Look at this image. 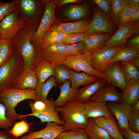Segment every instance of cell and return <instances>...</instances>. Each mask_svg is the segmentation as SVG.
<instances>
[{"instance_id":"1","label":"cell","mask_w":139,"mask_h":139,"mask_svg":"<svg viewBox=\"0 0 139 139\" xmlns=\"http://www.w3.org/2000/svg\"><path fill=\"white\" fill-rule=\"evenodd\" d=\"M37 27V24H27L11 40L13 52L22 57L24 67L33 70L41 58L40 52L30 42L31 39Z\"/></svg>"},{"instance_id":"2","label":"cell","mask_w":139,"mask_h":139,"mask_svg":"<svg viewBox=\"0 0 139 139\" xmlns=\"http://www.w3.org/2000/svg\"><path fill=\"white\" fill-rule=\"evenodd\" d=\"M55 109L64 123L65 131L85 129L89 118L85 112V102L72 100Z\"/></svg>"},{"instance_id":"3","label":"cell","mask_w":139,"mask_h":139,"mask_svg":"<svg viewBox=\"0 0 139 139\" xmlns=\"http://www.w3.org/2000/svg\"><path fill=\"white\" fill-rule=\"evenodd\" d=\"M24 67L22 57L13 52L7 62L0 67V93L15 89L18 77Z\"/></svg>"},{"instance_id":"4","label":"cell","mask_w":139,"mask_h":139,"mask_svg":"<svg viewBox=\"0 0 139 139\" xmlns=\"http://www.w3.org/2000/svg\"><path fill=\"white\" fill-rule=\"evenodd\" d=\"M28 99H38L34 90L13 89L0 93V102L6 107V116L14 122L18 119L19 115L15 111V107L21 101Z\"/></svg>"},{"instance_id":"5","label":"cell","mask_w":139,"mask_h":139,"mask_svg":"<svg viewBox=\"0 0 139 139\" xmlns=\"http://www.w3.org/2000/svg\"><path fill=\"white\" fill-rule=\"evenodd\" d=\"M42 1L44 3H46L45 10L40 23L30 39L31 43L39 52L46 32L51 26L58 20L55 15L56 4L54 1Z\"/></svg>"},{"instance_id":"6","label":"cell","mask_w":139,"mask_h":139,"mask_svg":"<svg viewBox=\"0 0 139 139\" xmlns=\"http://www.w3.org/2000/svg\"><path fill=\"white\" fill-rule=\"evenodd\" d=\"M91 53L86 51L77 56L69 55L63 64L69 69L77 71H82L99 79H103L106 80L104 74L94 68L91 66L90 59Z\"/></svg>"},{"instance_id":"7","label":"cell","mask_w":139,"mask_h":139,"mask_svg":"<svg viewBox=\"0 0 139 139\" xmlns=\"http://www.w3.org/2000/svg\"><path fill=\"white\" fill-rule=\"evenodd\" d=\"M27 24L15 9L0 21V39L11 40Z\"/></svg>"},{"instance_id":"8","label":"cell","mask_w":139,"mask_h":139,"mask_svg":"<svg viewBox=\"0 0 139 139\" xmlns=\"http://www.w3.org/2000/svg\"><path fill=\"white\" fill-rule=\"evenodd\" d=\"M16 9L20 18L27 24H37L40 14V3L36 0H15Z\"/></svg>"},{"instance_id":"9","label":"cell","mask_w":139,"mask_h":139,"mask_svg":"<svg viewBox=\"0 0 139 139\" xmlns=\"http://www.w3.org/2000/svg\"><path fill=\"white\" fill-rule=\"evenodd\" d=\"M121 47L104 46L91 53L90 61L92 67L104 74L109 66V61Z\"/></svg>"},{"instance_id":"10","label":"cell","mask_w":139,"mask_h":139,"mask_svg":"<svg viewBox=\"0 0 139 139\" xmlns=\"http://www.w3.org/2000/svg\"><path fill=\"white\" fill-rule=\"evenodd\" d=\"M41 58L55 66L63 64L68 56L65 45L58 44L41 47Z\"/></svg>"},{"instance_id":"11","label":"cell","mask_w":139,"mask_h":139,"mask_svg":"<svg viewBox=\"0 0 139 139\" xmlns=\"http://www.w3.org/2000/svg\"><path fill=\"white\" fill-rule=\"evenodd\" d=\"M138 22L131 23L119 27L114 34L105 43L104 46L121 47L134 34H139Z\"/></svg>"},{"instance_id":"12","label":"cell","mask_w":139,"mask_h":139,"mask_svg":"<svg viewBox=\"0 0 139 139\" xmlns=\"http://www.w3.org/2000/svg\"><path fill=\"white\" fill-rule=\"evenodd\" d=\"M114 29V24L108 15L95 5L94 8L93 16L90 22L88 32L111 34L113 32Z\"/></svg>"},{"instance_id":"13","label":"cell","mask_w":139,"mask_h":139,"mask_svg":"<svg viewBox=\"0 0 139 139\" xmlns=\"http://www.w3.org/2000/svg\"><path fill=\"white\" fill-rule=\"evenodd\" d=\"M107 83L120 88L123 93L128 84L126 77L121 69L119 62L111 64L104 73Z\"/></svg>"},{"instance_id":"14","label":"cell","mask_w":139,"mask_h":139,"mask_svg":"<svg viewBox=\"0 0 139 139\" xmlns=\"http://www.w3.org/2000/svg\"><path fill=\"white\" fill-rule=\"evenodd\" d=\"M106 104L117 119L120 129L129 127L128 120L132 112V106L124 103L108 102Z\"/></svg>"},{"instance_id":"15","label":"cell","mask_w":139,"mask_h":139,"mask_svg":"<svg viewBox=\"0 0 139 139\" xmlns=\"http://www.w3.org/2000/svg\"><path fill=\"white\" fill-rule=\"evenodd\" d=\"M65 131L64 125L53 122H47L45 127L37 131L30 132L20 139H55Z\"/></svg>"},{"instance_id":"16","label":"cell","mask_w":139,"mask_h":139,"mask_svg":"<svg viewBox=\"0 0 139 139\" xmlns=\"http://www.w3.org/2000/svg\"><path fill=\"white\" fill-rule=\"evenodd\" d=\"M115 87L108 83L103 85L94 95L91 97L90 101L105 103L107 102H119L123 95Z\"/></svg>"},{"instance_id":"17","label":"cell","mask_w":139,"mask_h":139,"mask_svg":"<svg viewBox=\"0 0 139 139\" xmlns=\"http://www.w3.org/2000/svg\"><path fill=\"white\" fill-rule=\"evenodd\" d=\"M90 21L84 19L74 22L54 24L49 29L68 34L85 33L88 31Z\"/></svg>"},{"instance_id":"18","label":"cell","mask_w":139,"mask_h":139,"mask_svg":"<svg viewBox=\"0 0 139 139\" xmlns=\"http://www.w3.org/2000/svg\"><path fill=\"white\" fill-rule=\"evenodd\" d=\"M111 33H85L83 42L86 51L91 53L104 46L105 42L111 37Z\"/></svg>"},{"instance_id":"19","label":"cell","mask_w":139,"mask_h":139,"mask_svg":"<svg viewBox=\"0 0 139 139\" xmlns=\"http://www.w3.org/2000/svg\"><path fill=\"white\" fill-rule=\"evenodd\" d=\"M85 112L88 118L102 116L111 119L115 118L106 103L92 102L88 100L85 102Z\"/></svg>"},{"instance_id":"20","label":"cell","mask_w":139,"mask_h":139,"mask_svg":"<svg viewBox=\"0 0 139 139\" xmlns=\"http://www.w3.org/2000/svg\"><path fill=\"white\" fill-rule=\"evenodd\" d=\"M39 84L34 70L24 67L18 77L15 89L22 90L30 89L35 90Z\"/></svg>"},{"instance_id":"21","label":"cell","mask_w":139,"mask_h":139,"mask_svg":"<svg viewBox=\"0 0 139 139\" xmlns=\"http://www.w3.org/2000/svg\"><path fill=\"white\" fill-rule=\"evenodd\" d=\"M95 123L104 129L112 139H126L121 135L116 118L105 116L93 118Z\"/></svg>"},{"instance_id":"22","label":"cell","mask_w":139,"mask_h":139,"mask_svg":"<svg viewBox=\"0 0 139 139\" xmlns=\"http://www.w3.org/2000/svg\"><path fill=\"white\" fill-rule=\"evenodd\" d=\"M107 83L106 80L100 79L86 85L83 88L78 89L73 100L83 102L88 101L91 97Z\"/></svg>"},{"instance_id":"23","label":"cell","mask_w":139,"mask_h":139,"mask_svg":"<svg viewBox=\"0 0 139 139\" xmlns=\"http://www.w3.org/2000/svg\"><path fill=\"white\" fill-rule=\"evenodd\" d=\"M123 93L119 103H126L132 106L139 100V79L129 80L125 91Z\"/></svg>"},{"instance_id":"24","label":"cell","mask_w":139,"mask_h":139,"mask_svg":"<svg viewBox=\"0 0 139 139\" xmlns=\"http://www.w3.org/2000/svg\"><path fill=\"white\" fill-rule=\"evenodd\" d=\"M139 56V45H124L110 59L109 66L111 63L117 62L131 60Z\"/></svg>"},{"instance_id":"25","label":"cell","mask_w":139,"mask_h":139,"mask_svg":"<svg viewBox=\"0 0 139 139\" xmlns=\"http://www.w3.org/2000/svg\"><path fill=\"white\" fill-rule=\"evenodd\" d=\"M60 94L54 101L55 107L62 106L68 102L73 100L78 90L72 88L71 82L67 80L63 83L60 87Z\"/></svg>"},{"instance_id":"26","label":"cell","mask_w":139,"mask_h":139,"mask_svg":"<svg viewBox=\"0 0 139 139\" xmlns=\"http://www.w3.org/2000/svg\"><path fill=\"white\" fill-rule=\"evenodd\" d=\"M55 66L41 58L38 61L34 70L39 83H42L51 76L55 75Z\"/></svg>"},{"instance_id":"27","label":"cell","mask_w":139,"mask_h":139,"mask_svg":"<svg viewBox=\"0 0 139 139\" xmlns=\"http://www.w3.org/2000/svg\"><path fill=\"white\" fill-rule=\"evenodd\" d=\"M55 107V106L41 112H32L25 115H19L18 119H20L27 116H33L39 119L42 123L53 122L60 125H63L64 123L56 110Z\"/></svg>"},{"instance_id":"28","label":"cell","mask_w":139,"mask_h":139,"mask_svg":"<svg viewBox=\"0 0 139 139\" xmlns=\"http://www.w3.org/2000/svg\"><path fill=\"white\" fill-rule=\"evenodd\" d=\"M90 10L89 5L83 4L71 5L65 9L63 14L67 18L73 20L83 19L88 15Z\"/></svg>"},{"instance_id":"29","label":"cell","mask_w":139,"mask_h":139,"mask_svg":"<svg viewBox=\"0 0 139 139\" xmlns=\"http://www.w3.org/2000/svg\"><path fill=\"white\" fill-rule=\"evenodd\" d=\"M71 77L70 80L71 87L78 89L79 87L93 83L98 79L97 77L85 73H78L70 70Z\"/></svg>"},{"instance_id":"30","label":"cell","mask_w":139,"mask_h":139,"mask_svg":"<svg viewBox=\"0 0 139 139\" xmlns=\"http://www.w3.org/2000/svg\"><path fill=\"white\" fill-rule=\"evenodd\" d=\"M89 139H112L103 128L98 126L93 118H89V122L85 129Z\"/></svg>"},{"instance_id":"31","label":"cell","mask_w":139,"mask_h":139,"mask_svg":"<svg viewBox=\"0 0 139 139\" xmlns=\"http://www.w3.org/2000/svg\"><path fill=\"white\" fill-rule=\"evenodd\" d=\"M68 34L49 28L44 37L41 47L60 44Z\"/></svg>"},{"instance_id":"32","label":"cell","mask_w":139,"mask_h":139,"mask_svg":"<svg viewBox=\"0 0 139 139\" xmlns=\"http://www.w3.org/2000/svg\"><path fill=\"white\" fill-rule=\"evenodd\" d=\"M54 76H52L46 82L39 83L35 90L38 99L45 100L47 99L48 95L51 89L57 86Z\"/></svg>"},{"instance_id":"33","label":"cell","mask_w":139,"mask_h":139,"mask_svg":"<svg viewBox=\"0 0 139 139\" xmlns=\"http://www.w3.org/2000/svg\"><path fill=\"white\" fill-rule=\"evenodd\" d=\"M13 53L11 40L0 39V67L7 62Z\"/></svg>"},{"instance_id":"34","label":"cell","mask_w":139,"mask_h":139,"mask_svg":"<svg viewBox=\"0 0 139 139\" xmlns=\"http://www.w3.org/2000/svg\"><path fill=\"white\" fill-rule=\"evenodd\" d=\"M120 66L125 74L128 82L131 79H139V72L131 60L119 62Z\"/></svg>"},{"instance_id":"35","label":"cell","mask_w":139,"mask_h":139,"mask_svg":"<svg viewBox=\"0 0 139 139\" xmlns=\"http://www.w3.org/2000/svg\"><path fill=\"white\" fill-rule=\"evenodd\" d=\"M54 100L52 98L45 100L37 99L34 101H30L29 106L32 112H41L55 107Z\"/></svg>"},{"instance_id":"36","label":"cell","mask_w":139,"mask_h":139,"mask_svg":"<svg viewBox=\"0 0 139 139\" xmlns=\"http://www.w3.org/2000/svg\"><path fill=\"white\" fill-rule=\"evenodd\" d=\"M55 139H89L85 129H77L62 132Z\"/></svg>"},{"instance_id":"37","label":"cell","mask_w":139,"mask_h":139,"mask_svg":"<svg viewBox=\"0 0 139 139\" xmlns=\"http://www.w3.org/2000/svg\"><path fill=\"white\" fill-rule=\"evenodd\" d=\"M30 125L26 120L23 119L15 123L8 132L14 138H17L30 131Z\"/></svg>"},{"instance_id":"38","label":"cell","mask_w":139,"mask_h":139,"mask_svg":"<svg viewBox=\"0 0 139 139\" xmlns=\"http://www.w3.org/2000/svg\"><path fill=\"white\" fill-rule=\"evenodd\" d=\"M54 76L56 83H63L66 80H70V70L63 64L56 65L55 66Z\"/></svg>"},{"instance_id":"39","label":"cell","mask_w":139,"mask_h":139,"mask_svg":"<svg viewBox=\"0 0 139 139\" xmlns=\"http://www.w3.org/2000/svg\"><path fill=\"white\" fill-rule=\"evenodd\" d=\"M128 4V0H112L111 16L116 24L121 13Z\"/></svg>"},{"instance_id":"40","label":"cell","mask_w":139,"mask_h":139,"mask_svg":"<svg viewBox=\"0 0 139 139\" xmlns=\"http://www.w3.org/2000/svg\"><path fill=\"white\" fill-rule=\"evenodd\" d=\"M16 9L15 0L3 2L0 1V21Z\"/></svg>"},{"instance_id":"41","label":"cell","mask_w":139,"mask_h":139,"mask_svg":"<svg viewBox=\"0 0 139 139\" xmlns=\"http://www.w3.org/2000/svg\"><path fill=\"white\" fill-rule=\"evenodd\" d=\"M6 111L5 106L0 102V128L9 129L13 125L14 122L6 117Z\"/></svg>"},{"instance_id":"42","label":"cell","mask_w":139,"mask_h":139,"mask_svg":"<svg viewBox=\"0 0 139 139\" xmlns=\"http://www.w3.org/2000/svg\"><path fill=\"white\" fill-rule=\"evenodd\" d=\"M85 34V33L68 34L60 44L65 45H69L83 41Z\"/></svg>"},{"instance_id":"43","label":"cell","mask_w":139,"mask_h":139,"mask_svg":"<svg viewBox=\"0 0 139 139\" xmlns=\"http://www.w3.org/2000/svg\"><path fill=\"white\" fill-rule=\"evenodd\" d=\"M65 45L68 56L78 55L86 51L84 45L83 41L73 45Z\"/></svg>"},{"instance_id":"44","label":"cell","mask_w":139,"mask_h":139,"mask_svg":"<svg viewBox=\"0 0 139 139\" xmlns=\"http://www.w3.org/2000/svg\"><path fill=\"white\" fill-rule=\"evenodd\" d=\"M132 15L131 8L128 5L121 13L117 23L118 27L131 23Z\"/></svg>"},{"instance_id":"45","label":"cell","mask_w":139,"mask_h":139,"mask_svg":"<svg viewBox=\"0 0 139 139\" xmlns=\"http://www.w3.org/2000/svg\"><path fill=\"white\" fill-rule=\"evenodd\" d=\"M128 127L132 131L139 132V112H132L128 120Z\"/></svg>"},{"instance_id":"46","label":"cell","mask_w":139,"mask_h":139,"mask_svg":"<svg viewBox=\"0 0 139 139\" xmlns=\"http://www.w3.org/2000/svg\"><path fill=\"white\" fill-rule=\"evenodd\" d=\"M98 7L108 15H111L112 0H93Z\"/></svg>"},{"instance_id":"47","label":"cell","mask_w":139,"mask_h":139,"mask_svg":"<svg viewBox=\"0 0 139 139\" xmlns=\"http://www.w3.org/2000/svg\"><path fill=\"white\" fill-rule=\"evenodd\" d=\"M128 5L130 8L131 11V23L136 22L139 18V3H129Z\"/></svg>"},{"instance_id":"48","label":"cell","mask_w":139,"mask_h":139,"mask_svg":"<svg viewBox=\"0 0 139 139\" xmlns=\"http://www.w3.org/2000/svg\"><path fill=\"white\" fill-rule=\"evenodd\" d=\"M120 130L121 134L126 139H139V133L134 132L129 127Z\"/></svg>"},{"instance_id":"49","label":"cell","mask_w":139,"mask_h":139,"mask_svg":"<svg viewBox=\"0 0 139 139\" xmlns=\"http://www.w3.org/2000/svg\"><path fill=\"white\" fill-rule=\"evenodd\" d=\"M127 45H139V34H136L129 40Z\"/></svg>"},{"instance_id":"50","label":"cell","mask_w":139,"mask_h":139,"mask_svg":"<svg viewBox=\"0 0 139 139\" xmlns=\"http://www.w3.org/2000/svg\"><path fill=\"white\" fill-rule=\"evenodd\" d=\"M82 1L79 0H62L58 1V3H57L59 6H62L69 3H80Z\"/></svg>"},{"instance_id":"51","label":"cell","mask_w":139,"mask_h":139,"mask_svg":"<svg viewBox=\"0 0 139 139\" xmlns=\"http://www.w3.org/2000/svg\"><path fill=\"white\" fill-rule=\"evenodd\" d=\"M0 139H14L8 132L0 131Z\"/></svg>"},{"instance_id":"52","label":"cell","mask_w":139,"mask_h":139,"mask_svg":"<svg viewBox=\"0 0 139 139\" xmlns=\"http://www.w3.org/2000/svg\"><path fill=\"white\" fill-rule=\"evenodd\" d=\"M132 112H139V100L132 106Z\"/></svg>"},{"instance_id":"53","label":"cell","mask_w":139,"mask_h":139,"mask_svg":"<svg viewBox=\"0 0 139 139\" xmlns=\"http://www.w3.org/2000/svg\"><path fill=\"white\" fill-rule=\"evenodd\" d=\"M138 70L139 69V56L131 60Z\"/></svg>"},{"instance_id":"54","label":"cell","mask_w":139,"mask_h":139,"mask_svg":"<svg viewBox=\"0 0 139 139\" xmlns=\"http://www.w3.org/2000/svg\"><path fill=\"white\" fill-rule=\"evenodd\" d=\"M128 4L129 3H139V0H128Z\"/></svg>"},{"instance_id":"55","label":"cell","mask_w":139,"mask_h":139,"mask_svg":"<svg viewBox=\"0 0 139 139\" xmlns=\"http://www.w3.org/2000/svg\"><path fill=\"white\" fill-rule=\"evenodd\" d=\"M40 139V138H38V139Z\"/></svg>"},{"instance_id":"56","label":"cell","mask_w":139,"mask_h":139,"mask_svg":"<svg viewBox=\"0 0 139 139\" xmlns=\"http://www.w3.org/2000/svg\"></svg>"}]
</instances>
